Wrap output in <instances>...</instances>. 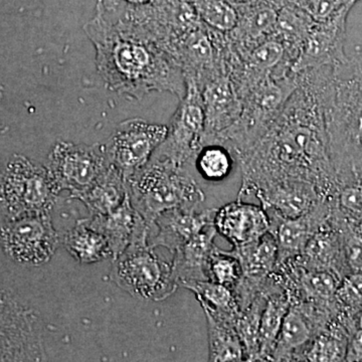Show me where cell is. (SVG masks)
Here are the masks:
<instances>
[{"instance_id": "9a60e30c", "label": "cell", "mask_w": 362, "mask_h": 362, "mask_svg": "<svg viewBox=\"0 0 362 362\" xmlns=\"http://www.w3.org/2000/svg\"><path fill=\"white\" fill-rule=\"evenodd\" d=\"M230 252L242 267V278L233 289L242 311L263 291L267 279L273 273L278 259L277 243L268 232L258 240L233 247Z\"/></svg>"}, {"instance_id": "484cf974", "label": "cell", "mask_w": 362, "mask_h": 362, "mask_svg": "<svg viewBox=\"0 0 362 362\" xmlns=\"http://www.w3.org/2000/svg\"><path fill=\"white\" fill-rule=\"evenodd\" d=\"M127 197L126 180L122 173L111 164L92 187L78 195L74 201L83 202L90 216H101L120 206Z\"/></svg>"}, {"instance_id": "d6a6232c", "label": "cell", "mask_w": 362, "mask_h": 362, "mask_svg": "<svg viewBox=\"0 0 362 362\" xmlns=\"http://www.w3.org/2000/svg\"><path fill=\"white\" fill-rule=\"evenodd\" d=\"M202 21L216 32L232 33L237 26L238 9L228 0H192Z\"/></svg>"}, {"instance_id": "d4e9b609", "label": "cell", "mask_w": 362, "mask_h": 362, "mask_svg": "<svg viewBox=\"0 0 362 362\" xmlns=\"http://www.w3.org/2000/svg\"><path fill=\"white\" fill-rule=\"evenodd\" d=\"M264 292L267 294V303L259 325V361H272L283 321L291 302L288 295L272 280L270 276L267 279Z\"/></svg>"}, {"instance_id": "f1b7e54d", "label": "cell", "mask_w": 362, "mask_h": 362, "mask_svg": "<svg viewBox=\"0 0 362 362\" xmlns=\"http://www.w3.org/2000/svg\"><path fill=\"white\" fill-rule=\"evenodd\" d=\"M313 23V18L296 2L279 8L275 39L284 45L286 58L291 68Z\"/></svg>"}, {"instance_id": "7bdbcfd3", "label": "cell", "mask_w": 362, "mask_h": 362, "mask_svg": "<svg viewBox=\"0 0 362 362\" xmlns=\"http://www.w3.org/2000/svg\"><path fill=\"white\" fill-rule=\"evenodd\" d=\"M228 1L237 6H240V4H247V2L252 1V0H228Z\"/></svg>"}, {"instance_id": "ab89813d", "label": "cell", "mask_w": 362, "mask_h": 362, "mask_svg": "<svg viewBox=\"0 0 362 362\" xmlns=\"http://www.w3.org/2000/svg\"><path fill=\"white\" fill-rule=\"evenodd\" d=\"M269 1L280 8L281 6H285V4H290V2H297L298 0H269Z\"/></svg>"}, {"instance_id": "603a6c76", "label": "cell", "mask_w": 362, "mask_h": 362, "mask_svg": "<svg viewBox=\"0 0 362 362\" xmlns=\"http://www.w3.org/2000/svg\"><path fill=\"white\" fill-rule=\"evenodd\" d=\"M297 259L307 269L329 271L341 280L350 274L343 254L339 230L331 221L330 216Z\"/></svg>"}, {"instance_id": "cb8c5ba5", "label": "cell", "mask_w": 362, "mask_h": 362, "mask_svg": "<svg viewBox=\"0 0 362 362\" xmlns=\"http://www.w3.org/2000/svg\"><path fill=\"white\" fill-rule=\"evenodd\" d=\"M216 235L218 232L211 223L173 252L171 263L180 286L187 281L209 280V259L216 247Z\"/></svg>"}, {"instance_id": "3957f363", "label": "cell", "mask_w": 362, "mask_h": 362, "mask_svg": "<svg viewBox=\"0 0 362 362\" xmlns=\"http://www.w3.org/2000/svg\"><path fill=\"white\" fill-rule=\"evenodd\" d=\"M302 73L320 101L338 183L362 177V45L341 64Z\"/></svg>"}, {"instance_id": "44dd1931", "label": "cell", "mask_w": 362, "mask_h": 362, "mask_svg": "<svg viewBox=\"0 0 362 362\" xmlns=\"http://www.w3.org/2000/svg\"><path fill=\"white\" fill-rule=\"evenodd\" d=\"M87 220L108 240L113 259L120 256L135 238L149 235L150 226L131 204L129 194L111 213L90 216Z\"/></svg>"}, {"instance_id": "7c38bea8", "label": "cell", "mask_w": 362, "mask_h": 362, "mask_svg": "<svg viewBox=\"0 0 362 362\" xmlns=\"http://www.w3.org/2000/svg\"><path fill=\"white\" fill-rule=\"evenodd\" d=\"M187 92L171 118L168 136L153 156L163 157L185 166L195 159L202 148L204 110L199 85L194 80H185Z\"/></svg>"}, {"instance_id": "f6af8a7d", "label": "cell", "mask_w": 362, "mask_h": 362, "mask_svg": "<svg viewBox=\"0 0 362 362\" xmlns=\"http://www.w3.org/2000/svg\"><path fill=\"white\" fill-rule=\"evenodd\" d=\"M0 99H1V90H0Z\"/></svg>"}, {"instance_id": "4fadbf2b", "label": "cell", "mask_w": 362, "mask_h": 362, "mask_svg": "<svg viewBox=\"0 0 362 362\" xmlns=\"http://www.w3.org/2000/svg\"><path fill=\"white\" fill-rule=\"evenodd\" d=\"M2 243L16 261L30 266L47 263L62 239L52 225L51 214H33L13 218L1 228Z\"/></svg>"}, {"instance_id": "f35d334b", "label": "cell", "mask_w": 362, "mask_h": 362, "mask_svg": "<svg viewBox=\"0 0 362 362\" xmlns=\"http://www.w3.org/2000/svg\"><path fill=\"white\" fill-rule=\"evenodd\" d=\"M119 1L124 2V4H128V6H140L151 4L154 0H119Z\"/></svg>"}, {"instance_id": "277c9868", "label": "cell", "mask_w": 362, "mask_h": 362, "mask_svg": "<svg viewBox=\"0 0 362 362\" xmlns=\"http://www.w3.org/2000/svg\"><path fill=\"white\" fill-rule=\"evenodd\" d=\"M126 183L131 204L149 226L164 211L178 207L197 209L206 199L183 166L163 157L152 156Z\"/></svg>"}, {"instance_id": "7402d4cb", "label": "cell", "mask_w": 362, "mask_h": 362, "mask_svg": "<svg viewBox=\"0 0 362 362\" xmlns=\"http://www.w3.org/2000/svg\"><path fill=\"white\" fill-rule=\"evenodd\" d=\"M264 209H272L285 218H297L326 201L310 183L284 181L255 194Z\"/></svg>"}, {"instance_id": "836d02e7", "label": "cell", "mask_w": 362, "mask_h": 362, "mask_svg": "<svg viewBox=\"0 0 362 362\" xmlns=\"http://www.w3.org/2000/svg\"><path fill=\"white\" fill-rule=\"evenodd\" d=\"M242 274L239 259L230 251L216 247L209 259V280L233 290L242 278Z\"/></svg>"}, {"instance_id": "ba28073f", "label": "cell", "mask_w": 362, "mask_h": 362, "mask_svg": "<svg viewBox=\"0 0 362 362\" xmlns=\"http://www.w3.org/2000/svg\"><path fill=\"white\" fill-rule=\"evenodd\" d=\"M111 165L104 144H76L59 141L47 158V168L57 192H70L74 201L92 187Z\"/></svg>"}, {"instance_id": "60d3db41", "label": "cell", "mask_w": 362, "mask_h": 362, "mask_svg": "<svg viewBox=\"0 0 362 362\" xmlns=\"http://www.w3.org/2000/svg\"><path fill=\"white\" fill-rule=\"evenodd\" d=\"M356 326L357 329L362 330V309L356 314Z\"/></svg>"}, {"instance_id": "8fae6325", "label": "cell", "mask_w": 362, "mask_h": 362, "mask_svg": "<svg viewBox=\"0 0 362 362\" xmlns=\"http://www.w3.org/2000/svg\"><path fill=\"white\" fill-rule=\"evenodd\" d=\"M339 311L337 301H301L290 305L272 361H301L305 349Z\"/></svg>"}, {"instance_id": "ac0fdd59", "label": "cell", "mask_w": 362, "mask_h": 362, "mask_svg": "<svg viewBox=\"0 0 362 362\" xmlns=\"http://www.w3.org/2000/svg\"><path fill=\"white\" fill-rule=\"evenodd\" d=\"M197 209H169L157 216L149 230L148 244L151 247H163L171 252L182 247L206 226L214 223L216 209H209L197 213Z\"/></svg>"}, {"instance_id": "6da1fadb", "label": "cell", "mask_w": 362, "mask_h": 362, "mask_svg": "<svg viewBox=\"0 0 362 362\" xmlns=\"http://www.w3.org/2000/svg\"><path fill=\"white\" fill-rule=\"evenodd\" d=\"M298 75L299 85L277 118L254 144L235 156L242 171L238 199L284 181L310 183L325 199L337 190L318 95L304 73Z\"/></svg>"}, {"instance_id": "ffe728a7", "label": "cell", "mask_w": 362, "mask_h": 362, "mask_svg": "<svg viewBox=\"0 0 362 362\" xmlns=\"http://www.w3.org/2000/svg\"><path fill=\"white\" fill-rule=\"evenodd\" d=\"M235 7L239 16L237 26L226 35L230 45L245 49L275 37L277 6L269 0H252Z\"/></svg>"}, {"instance_id": "2e32d148", "label": "cell", "mask_w": 362, "mask_h": 362, "mask_svg": "<svg viewBox=\"0 0 362 362\" xmlns=\"http://www.w3.org/2000/svg\"><path fill=\"white\" fill-rule=\"evenodd\" d=\"M204 110L202 144H214L216 138L238 120L242 112L238 90L228 70L214 74L199 86Z\"/></svg>"}, {"instance_id": "b9f144b4", "label": "cell", "mask_w": 362, "mask_h": 362, "mask_svg": "<svg viewBox=\"0 0 362 362\" xmlns=\"http://www.w3.org/2000/svg\"><path fill=\"white\" fill-rule=\"evenodd\" d=\"M102 1H103L105 6L108 7L116 6L117 4H119V2H120L119 0H102Z\"/></svg>"}, {"instance_id": "f546056e", "label": "cell", "mask_w": 362, "mask_h": 362, "mask_svg": "<svg viewBox=\"0 0 362 362\" xmlns=\"http://www.w3.org/2000/svg\"><path fill=\"white\" fill-rule=\"evenodd\" d=\"M209 335V361L214 362L245 361V349L233 324L206 313Z\"/></svg>"}, {"instance_id": "83f0119b", "label": "cell", "mask_w": 362, "mask_h": 362, "mask_svg": "<svg viewBox=\"0 0 362 362\" xmlns=\"http://www.w3.org/2000/svg\"><path fill=\"white\" fill-rule=\"evenodd\" d=\"M180 286L194 293L204 312L235 326L240 309L232 289L211 280L187 281Z\"/></svg>"}, {"instance_id": "d6986e66", "label": "cell", "mask_w": 362, "mask_h": 362, "mask_svg": "<svg viewBox=\"0 0 362 362\" xmlns=\"http://www.w3.org/2000/svg\"><path fill=\"white\" fill-rule=\"evenodd\" d=\"M214 226L218 235L228 240L233 247L258 240L270 230V221L265 209L240 199L216 209Z\"/></svg>"}, {"instance_id": "5b68a950", "label": "cell", "mask_w": 362, "mask_h": 362, "mask_svg": "<svg viewBox=\"0 0 362 362\" xmlns=\"http://www.w3.org/2000/svg\"><path fill=\"white\" fill-rule=\"evenodd\" d=\"M299 85V75L271 74L240 95L242 112L238 120L223 131L214 144L230 149L233 156L249 148L277 118Z\"/></svg>"}, {"instance_id": "ee69618b", "label": "cell", "mask_w": 362, "mask_h": 362, "mask_svg": "<svg viewBox=\"0 0 362 362\" xmlns=\"http://www.w3.org/2000/svg\"><path fill=\"white\" fill-rule=\"evenodd\" d=\"M357 228H358L359 232H361L362 235V218H361V221L356 223Z\"/></svg>"}, {"instance_id": "30bf717a", "label": "cell", "mask_w": 362, "mask_h": 362, "mask_svg": "<svg viewBox=\"0 0 362 362\" xmlns=\"http://www.w3.org/2000/svg\"><path fill=\"white\" fill-rule=\"evenodd\" d=\"M168 132V126L163 124L140 118L123 121L104 144L109 162L127 180L151 160Z\"/></svg>"}, {"instance_id": "9c48e42d", "label": "cell", "mask_w": 362, "mask_h": 362, "mask_svg": "<svg viewBox=\"0 0 362 362\" xmlns=\"http://www.w3.org/2000/svg\"><path fill=\"white\" fill-rule=\"evenodd\" d=\"M47 357L37 316L0 290V361H42Z\"/></svg>"}, {"instance_id": "8992f818", "label": "cell", "mask_w": 362, "mask_h": 362, "mask_svg": "<svg viewBox=\"0 0 362 362\" xmlns=\"http://www.w3.org/2000/svg\"><path fill=\"white\" fill-rule=\"evenodd\" d=\"M149 246L148 235L135 238L113 259L110 280L136 299L160 302L180 287L173 263L159 258Z\"/></svg>"}, {"instance_id": "d590c367", "label": "cell", "mask_w": 362, "mask_h": 362, "mask_svg": "<svg viewBox=\"0 0 362 362\" xmlns=\"http://www.w3.org/2000/svg\"><path fill=\"white\" fill-rule=\"evenodd\" d=\"M335 300L340 311L354 318L362 309V272L350 273L340 281Z\"/></svg>"}, {"instance_id": "74e56055", "label": "cell", "mask_w": 362, "mask_h": 362, "mask_svg": "<svg viewBox=\"0 0 362 362\" xmlns=\"http://www.w3.org/2000/svg\"><path fill=\"white\" fill-rule=\"evenodd\" d=\"M345 361H362V330L356 329L350 335Z\"/></svg>"}, {"instance_id": "e0dca14e", "label": "cell", "mask_w": 362, "mask_h": 362, "mask_svg": "<svg viewBox=\"0 0 362 362\" xmlns=\"http://www.w3.org/2000/svg\"><path fill=\"white\" fill-rule=\"evenodd\" d=\"M270 221V230L278 247L277 264L296 258L303 252L314 233L327 221L331 213L329 199L321 202L308 213L297 218H285L265 209Z\"/></svg>"}, {"instance_id": "8d00e7d4", "label": "cell", "mask_w": 362, "mask_h": 362, "mask_svg": "<svg viewBox=\"0 0 362 362\" xmlns=\"http://www.w3.org/2000/svg\"><path fill=\"white\" fill-rule=\"evenodd\" d=\"M358 0H298L302 8L313 18L314 21L321 23L330 20L345 8L354 7Z\"/></svg>"}, {"instance_id": "7a4b0ae2", "label": "cell", "mask_w": 362, "mask_h": 362, "mask_svg": "<svg viewBox=\"0 0 362 362\" xmlns=\"http://www.w3.org/2000/svg\"><path fill=\"white\" fill-rule=\"evenodd\" d=\"M84 30L96 49V66L106 87L122 96L141 100L154 92H169L180 99L187 92L177 61L132 18L126 4L105 6Z\"/></svg>"}, {"instance_id": "4dcf8cb0", "label": "cell", "mask_w": 362, "mask_h": 362, "mask_svg": "<svg viewBox=\"0 0 362 362\" xmlns=\"http://www.w3.org/2000/svg\"><path fill=\"white\" fill-rule=\"evenodd\" d=\"M267 303V294L262 291L252 303L240 311L235 328L245 349V361H259V325Z\"/></svg>"}, {"instance_id": "5bb4252c", "label": "cell", "mask_w": 362, "mask_h": 362, "mask_svg": "<svg viewBox=\"0 0 362 362\" xmlns=\"http://www.w3.org/2000/svg\"><path fill=\"white\" fill-rule=\"evenodd\" d=\"M351 8H345L330 20L314 21L292 65L293 73L334 66L346 61L344 45L347 18Z\"/></svg>"}, {"instance_id": "52a82bcc", "label": "cell", "mask_w": 362, "mask_h": 362, "mask_svg": "<svg viewBox=\"0 0 362 362\" xmlns=\"http://www.w3.org/2000/svg\"><path fill=\"white\" fill-rule=\"evenodd\" d=\"M58 197L47 166L25 156H13L0 173V204L11 218L51 214Z\"/></svg>"}, {"instance_id": "4316f807", "label": "cell", "mask_w": 362, "mask_h": 362, "mask_svg": "<svg viewBox=\"0 0 362 362\" xmlns=\"http://www.w3.org/2000/svg\"><path fill=\"white\" fill-rule=\"evenodd\" d=\"M61 239L66 251L78 263H98L112 258L108 240L103 233L90 226L87 218L78 220Z\"/></svg>"}, {"instance_id": "1f68e13d", "label": "cell", "mask_w": 362, "mask_h": 362, "mask_svg": "<svg viewBox=\"0 0 362 362\" xmlns=\"http://www.w3.org/2000/svg\"><path fill=\"white\" fill-rule=\"evenodd\" d=\"M233 162L230 150L220 144L204 145L195 157L199 175L213 182L225 180L232 173Z\"/></svg>"}, {"instance_id": "e575fe53", "label": "cell", "mask_w": 362, "mask_h": 362, "mask_svg": "<svg viewBox=\"0 0 362 362\" xmlns=\"http://www.w3.org/2000/svg\"><path fill=\"white\" fill-rule=\"evenodd\" d=\"M330 201L337 204V211L345 218H362V177L349 182L338 183Z\"/></svg>"}]
</instances>
